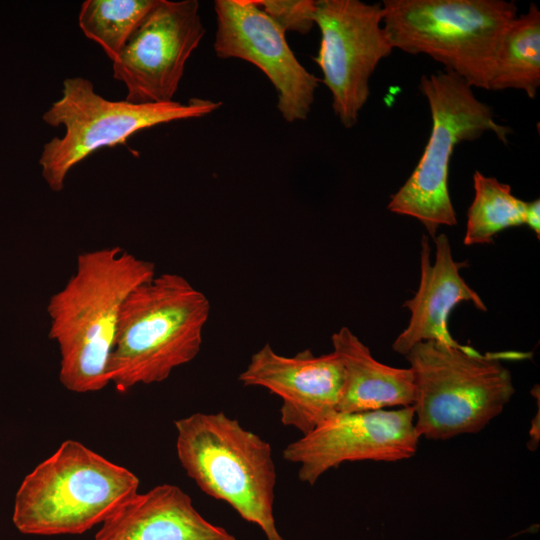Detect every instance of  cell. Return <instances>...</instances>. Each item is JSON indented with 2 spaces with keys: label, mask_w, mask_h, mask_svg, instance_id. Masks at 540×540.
Masks as SVG:
<instances>
[{
  "label": "cell",
  "mask_w": 540,
  "mask_h": 540,
  "mask_svg": "<svg viewBox=\"0 0 540 540\" xmlns=\"http://www.w3.org/2000/svg\"><path fill=\"white\" fill-rule=\"evenodd\" d=\"M156 275L155 264L119 246L82 252L76 270L47 303L48 336L60 353V383L76 393L96 392L109 382L122 306Z\"/></svg>",
  "instance_id": "1"
},
{
  "label": "cell",
  "mask_w": 540,
  "mask_h": 540,
  "mask_svg": "<svg viewBox=\"0 0 540 540\" xmlns=\"http://www.w3.org/2000/svg\"><path fill=\"white\" fill-rule=\"evenodd\" d=\"M207 296L176 273L155 275L125 300L109 361V382L126 393L166 380L199 354L210 315Z\"/></svg>",
  "instance_id": "2"
},
{
  "label": "cell",
  "mask_w": 540,
  "mask_h": 540,
  "mask_svg": "<svg viewBox=\"0 0 540 540\" xmlns=\"http://www.w3.org/2000/svg\"><path fill=\"white\" fill-rule=\"evenodd\" d=\"M139 478L68 439L20 484L13 523L23 534H81L138 493Z\"/></svg>",
  "instance_id": "3"
},
{
  "label": "cell",
  "mask_w": 540,
  "mask_h": 540,
  "mask_svg": "<svg viewBox=\"0 0 540 540\" xmlns=\"http://www.w3.org/2000/svg\"><path fill=\"white\" fill-rule=\"evenodd\" d=\"M174 424L178 459L198 487L258 525L267 540H284L273 515L276 469L270 444L224 412L194 413Z\"/></svg>",
  "instance_id": "4"
},
{
  "label": "cell",
  "mask_w": 540,
  "mask_h": 540,
  "mask_svg": "<svg viewBox=\"0 0 540 540\" xmlns=\"http://www.w3.org/2000/svg\"><path fill=\"white\" fill-rule=\"evenodd\" d=\"M393 49L426 54L472 88L489 89L497 49L517 6L505 0H384Z\"/></svg>",
  "instance_id": "5"
},
{
  "label": "cell",
  "mask_w": 540,
  "mask_h": 540,
  "mask_svg": "<svg viewBox=\"0 0 540 540\" xmlns=\"http://www.w3.org/2000/svg\"><path fill=\"white\" fill-rule=\"evenodd\" d=\"M414 380L418 435L447 440L481 431L511 400V372L495 357L429 340L405 355Z\"/></svg>",
  "instance_id": "6"
},
{
  "label": "cell",
  "mask_w": 540,
  "mask_h": 540,
  "mask_svg": "<svg viewBox=\"0 0 540 540\" xmlns=\"http://www.w3.org/2000/svg\"><path fill=\"white\" fill-rule=\"evenodd\" d=\"M420 90L432 119L424 152L406 182L391 196L388 209L417 219L434 240L440 226L457 224L449 186V165L456 146L486 132L507 144L512 129L494 119L490 106L458 75L438 71L422 75Z\"/></svg>",
  "instance_id": "7"
},
{
  "label": "cell",
  "mask_w": 540,
  "mask_h": 540,
  "mask_svg": "<svg viewBox=\"0 0 540 540\" xmlns=\"http://www.w3.org/2000/svg\"><path fill=\"white\" fill-rule=\"evenodd\" d=\"M220 101L191 98L187 103H133L109 100L80 76L63 81L62 95L44 112L43 121L65 128L62 137L44 144L39 165L48 187L64 189L70 170L95 151L124 144L137 132L176 120L199 118L221 106Z\"/></svg>",
  "instance_id": "8"
},
{
  "label": "cell",
  "mask_w": 540,
  "mask_h": 540,
  "mask_svg": "<svg viewBox=\"0 0 540 540\" xmlns=\"http://www.w3.org/2000/svg\"><path fill=\"white\" fill-rule=\"evenodd\" d=\"M315 25L321 34L314 61L332 95V108L345 128L356 125L370 95V78L392 53L379 3L316 0Z\"/></svg>",
  "instance_id": "9"
},
{
  "label": "cell",
  "mask_w": 540,
  "mask_h": 540,
  "mask_svg": "<svg viewBox=\"0 0 540 540\" xmlns=\"http://www.w3.org/2000/svg\"><path fill=\"white\" fill-rule=\"evenodd\" d=\"M205 28L197 0H158L113 63L133 103L174 101L185 65Z\"/></svg>",
  "instance_id": "10"
},
{
  "label": "cell",
  "mask_w": 540,
  "mask_h": 540,
  "mask_svg": "<svg viewBox=\"0 0 540 540\" xmlns=\"http://www.w3.org/2000/svg\"><path fill=\"white\" fill-rule=\"evenodd\" d=\"M419 439L412 406L337 412L288 444L283 458L299 465L300 481L314 485L325 472L344 462L408 459L416 453Z\"/></svg>",
  "instance_id": "11"
},
{
  "label": "cell",
  "mask_w": 540,
  "mask_h": 540,
  "mask_svg": "<svg viewBox=\"0 0 540 540\" xmlns=\"http://www.w3.org/2000/svg\"><path fill=\"white\" fill-rule=\"evenodd\" d=\"M214 10L216 56L255 65L274 86L282 118L289 123L305 120L320 80L296 58L285 31L256 0H216Z\"/></svg>",
  "instance_id": "12"
},
{
  "label": "cell",
  "mask_w": 540,
  "mask_h": 540,
  "mask_svg": "<svg viewBox=\"0 0 540 540\" xmlns=\"http://www.w3.org/2000/svg\"><path fill=\"white\" fill-rule=\"evenodd\" d=\"M238 379L245 386L263 387L280 397L282 424L303 436L338 412L344 370L333 351L316 356L306 349L284 356L266 343L251 356Z\"/></svg>",
  "instance_id": "13"
},
{
  "label": "cell",
  "mask_w": 540,
  "mask_h": 540,
  "mask_svg": "<svg viewBox=\"0 0 540 540\" xmlns=\"http://www.w3.org/2000/svg\"><path fill=\"white\" fill-rule=\"evenodd\" d=\"M434 242L436 251L432 263L428 237L421 238L419 287L413 298L403 304L411 313L410 320L392 344V349L404 356L423 341L459 345L448 330L449 315L459 303L471 302L476 309L487 310L480 296L460 275L466 262L454 260L446 234L436 236Z\"/></svg>",
  "instance_id": "14"
},
{
  "label": "cell",
  "mask_w": 540,
  "mask_h": 540,
  "mask_svg": "<svg viewBox=\"0 0 540 540\" xmlns=\"http://www.w3.org/2000/svg\"><path fill=\"white\" fill-rule=\"evenodd\" d=\"M95 540H235L206 520L181 488L161 484L135 494L102 523Z\"/></svg>",
  "instance_id": "15"
},
{
  "label": "cell",
  "mask_w": 540,
  "mask_h": 540,
  "mask_svg": "<svg viewBox=\"0 0 540 540\" xmlns=\"http://www.w3.org/2000/svg\"><path fill=\"white\" fill-rule=\"evenodd\" d=\"M333 352L344 370V386L338 412L351 413L404 408L413 405L414 380L411 369L376 360L370 349L346 326L331 337Z\"/></svg>",
  "instance_id": "16"
},
{
  "label": "cell",
  "mask_w": 540,
  "mask_h": 540,
  "mask_svg": "<svg viewBox=\"0 0 540 540\" xmlns=\"http://www.w3.org/2000/svg\"><path fill=\"white\" fill-rule=\"evenodd\" d=\"M540 86V10L531 3L526 13L505 29L496 53L488 90H522L535 98Z\"/></svg>",
  "instance_id": "17"
},
{
  "label": "cell",
  "mask_w": 540,
  "mask_h": 540,
  "mask_svg": "<svg viewBox=\"0 0 540 540\" xmlns=\"http://www.w3.org/2000/svg\"><path fill=\"white\" fill-rule=\"evenodd\" d=\"M473 186L475 194L467 211L465 245L492 243L500 231L526 224L528 202L514 196L508 184L476 171Z\"/></svg>",
  "instance_id": "18"
},
{
  "label": "cell",
  "mask_w": 540,
  "mask_h": 540,
  "mask_svg": "<svg viewBox=\"0 0 540 540\" xmlns=\"http://www.w3.org/2000/svg\"><path fill=\"white\" fill-rule=\"evenodd\" d=\"M158 0H86L78 15L84 35L99 44L112 62Z\"/></svg>",
  "instance_id": "19"
},
{
  "label": "cell",
  "mask_w": 540,
  "mask_h": 540,
  "mask_svg": "<svg viewBox=\"0 0 540 540\" xmlns=\"http://www.w3.org/2000/svg\"><path fill=\"white\" fill-rule=\"evenodd\" d=\"M285 32L307 34L315 25L316 0H256Z\"/></svg>",
  "instance_id": "20"
},
{
  "label": "cell",
  "mask_w": 540,
  "mask_h": 540,
  "mask_svg": "<svg viewBox=\"0 0 540 540\" xmlns=\"http://www.w3.org/2000/svg\"><path fill=\"white\" fill-rule=\"evenodd\" d=\"M539 208L540 201L539 199L528 202L527 212H526V225H528L539 238L540 232V222H539Z\"/></svg>",
  "instance_id": "21"
}]
</instances>
